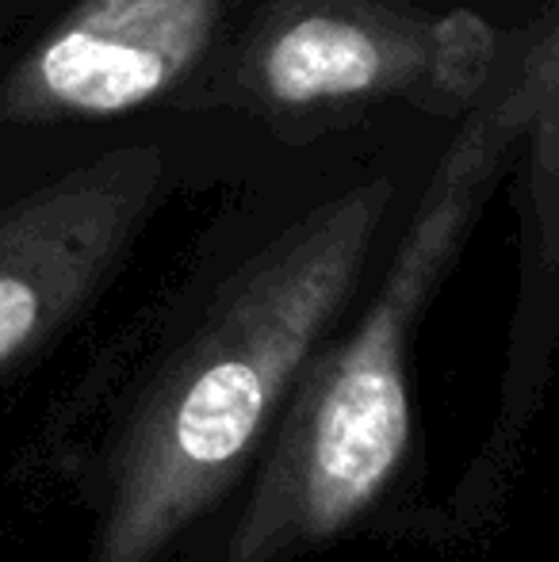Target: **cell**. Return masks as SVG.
Here are the masks:
<instances>
[{
	"mask_svg": "<svg viewBox=\"0 0 559 562\" xmlns=\"http://www.w3.org/2000/svg\"><path fill=\"white\" fill-rule=\"evenodd\" d=\"M391 200L388 177L345 188L215 283L123 406L85 562H165L219 525L349 314Z\"/></svg>",
	"mask_w": 559,
	"mask_h": 562,
	"instance_id": "obj_1",
	"label": "cell"
},
{
	"mask_svg": "<svg viewBox=\"0 0 559 562\" xmlns=\"http://www.w3.org/2000/svg\"><path fill=\"white\" fill-rule=\"evenodd\" d=\"M537 81L479 108L433 169L411 226L353 322L318 345L208 562H303L376 520L411 482L418 322L479 223Z\"/></svg>",
	"mask_w": 559,
	"mask_h": 562,
	"instance_id": "obj_2",
	"label": "cell"
},
{
	"mask_svg": "<svg viewBox=\"0 0 559 562\" xmlns=\"http://www.w3.org/2000/svg\"><path fill=\"white\" fill-rule=\"evenodd\" d=\"M223 0H77L0 81L4 123L112 119L172 92L215 38Z\"/></svg>",
	"mask_w": 559,
	"mask_h": 562,
	"instance_id": "obj_4",
	"label": "cell"
},
{
	"mask_svg": "<svg viewBox=\"0 0 559 562\" xmlns=\"http://www.w3.org/2000/svg\"><path fill=\"white\" fill-rule=\"evenodd\" d=\"M161 184V149L123 146L0 211V375L58 337L104 288Z\"/></svg>",
	"mask_w": 559,
	"mask_h": 562,
	"instance_id": "obj_3",
	"label": "cell"
},
{
	"mask_svg": "<svg viewBox=\"0 0 559 562\" xmlns=\"http://www.w3.org/2000/svg\"><path fill=\"white\" fill-rule=\"evenodd\" d=\"M425 43L368 8H306L261 43L257 85L280 108H322L395 92L422 77Z\"/></svg>",
	"mask_w": 559,
	"mask_h": 562,
	"instance_id": "obj_5",
	"label": "cell"
}]
</instances>
